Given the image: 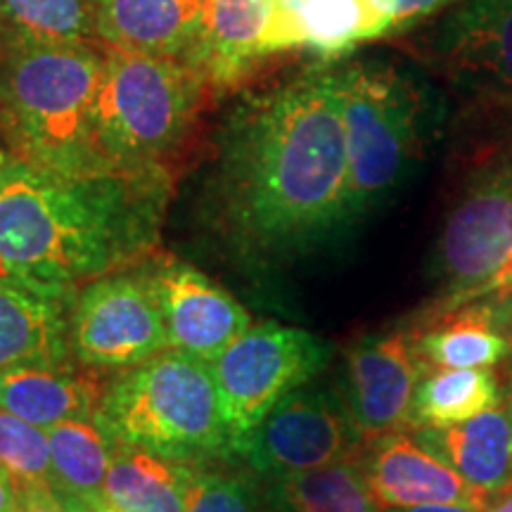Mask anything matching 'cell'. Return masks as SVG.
<instances>
[{"instance_id":"obj_1","label":"cell","mask_w":512,"mask_h":512,"mask_svg":"<svg viewBox=\"0 0 512 512\" xmlns=\"http://www.w3.org/2000/svg\"><path fill=\"white\" fill-rule=\"evenodd\" d=\"M356 219L335 72L249 93L216 136L202 221L230 261L278 271Z\"/></svg>"},{"instance_id":"obj_2","label":"cell","mask_w":512,"mask_h":512,"mask_svg":"<svg viewBox=\"0 0 512 512\" xmlns=\"http://www.w3.org/2000/svg\"><path fill=\"white\" fill-rule=\"evenodd\" d=\"M166 166L64 174L0 150V280L76 294L159 252Z\"/></svg>"},{"instance_id":"obj_3","label":"cell","mask_w":512,"mask_h":512,"mask_svg":"<svg viewBox=\"0 0 512 512\" xmlns=\"http://www.w3.org/2000/svg\"><path fill=\"white\" fill-rule=\"evenodd\" d=\"M102 48L93 43H0V140L41 169H114L95 140Z\"/></svg>"},{"instance_id":"obj_4","label":"cell","mask_w":512,"mask_h":512,"mask_svg":"<svg viewBox=\"0 0 512 512\" xmlns=\"http://www.w3.org/2000/svg\"><path fill=\"white\" fill-rule=\"evenodd\" d=\"M112 444L188 465L233 458L221 394L202 358L166 349L110 377L95 413Z\"/></svg>"},{"instance_id":"obj_5","label":"cell","mask_w":512,"mask_h":512,"mask_svg":"<svg viewBox=\"0 0 512 512\" xmlns=\"http://www.w3.org/2000/svg\"><path fill=\"white\" fill-rule=\"evenodd\" d=\"M209 83L176 57L102 46L95 140L114 169L164 166L190 136Z\"/></svg>"},{"instance_id":"obj_6","label":"cell","mask_w":512,"mask_h":512,"mask_svg":"<svg viewBox=\"0 0 512 512\" xmlns=\"http://www.w3.org/2000/svg\"><path fill=\"white\" fill-rule=\"evenodd\" d=\"M356 216L384 200L411 174L422 150L425 102L392 64L358 62L335 72Z\"/></svg>"},{"instance_id":"obj_7","label":"cell","mask_w":512,"mask_h":512,"mask_svg":"<svg viewBox=\"0 0 512 512\" xmlns=\"http://www.w3.org/2000/svg\"><path fill=\"white\" fill-rule=\"evenodd\" d=\"M330 361V344L290 325H252L209 363L235 446L283 396L316 377Z\"/></svg>"},{"instance_id":"obj_8","label":"cell","mask_w":512,"mask_h":512,"mask_svg":"<svg viewBox=\"0 0 512 512\" xmlns=\"http://www.w3.org/2000/svg\"><path fill=\"white\" fill-rule=\"evenodd\" d=\"M69 342L81 366L105 373H121L169 349L162 309L140 266L102 275L76 292Z\"/></svg>"},{"instance_id":"obj_9","label":"cell","mask_w":512,"mask_h":512,"mask_svg":"<svg viewBox=\"0 0 512 512\" xmlns=\"http://www.w3.org/2000/svg\"><path fill=\"white\" fill-rule=\"evenodd\" d=\"M368 441L351 422L342 396L302 384L283 396L245 439L235 446L256 477L268 479L311 467L358 460Z\"/></svg>"},{"instance_id":"obj_10","label":"cell","mask_w":512,"mask_h":512,"mask_svg":"<svg viewBox=\"0 0 512 512\" xmlns=\"http://www.w3.org/2000/svg\"><path fill=\"white\" fill-rule=\"evenodd\" d=\"M512 259V174L479 181L456 204L437 245V275L446 285L441 309H456L484 292L505 290Z\"/></svg>"},{"instance_id":"obj_11","label":"cell","mask_w":512,"mask_h":512,"mask_svg":"<svg viewBox=\"0 0 512 512\" xmlns=\"http://www.w3.org/2000/svg\"><path fill=\"white\" fill-rule=\"evenodd\" d=\"M162 309L169 349L211 363L252 328V316L207 273L169 252L140 264Z\"/></svg>"},{"instance_id":"obj_12","label":"cell","mask_w":512,"mask_h":512,"mask_svg":"<svg viewBox=\"0 0 512 512\" xmlns=\"http://www.w3.org/2000/svg\"><path fill=\"white\" fill-rule=\"evenodd\" d=\"M425 375L408 330L363 337L344 361L342 396L366 441L415 430V392Z\"/></svg>"},{"instance_id":"obj_13","label":"cell","mask_w":512,"mask_h":512,"mask_svg":"<svg viewBox=\"0 0 512 512\" xmlns=\"http://www.w3.org/2000/svg\"><path fill=\"white\" fill-rule=\"evenodd\" d=\"M358 460L382 510L434 503L484 508L489 501L437 453L422 446L413 432H394L368 441Z\"/></svg>"},{"instance_id":"obj_14","label":"cell","mask_w":512,"mask_h":512,"mask_svg":"<svg viewBox=\"0 0 512 512\" xmlns=\"http://www.w3.org/2000/svg\"><path fill=\"white\" fill-rule=\"evenodd\" d=\"M74 297L0 280V373L76 361L69 342Z\"/></svg>"},{"instance_id":"obj_15","label":"cell","mask_w":512,"mask_h":512,"mask_svg":"<svg viewBox=\"0 0 512 512\" xmlns=\"http://www.w3.org/2000/svg\"><path fill=\"white\" fill-rule=\"evenodd\" d=\"M102 46L190 62L200 46L204 0H93Z\"/></svg>"},{"instance_id":"obj_16","label":"cell","mask_w":512,"mask_h":512,"mask_svg":"<svg viewBox=\"0 0 512 512\" xmlns=\"http://www.w3.org/2000/svg\"><path fill=\"white\" fill-rule=\"evenodd\" d=\"M273 17V0H204L202 38L188 64L216 91L238 86L271 55Z\"/></svg>"},{"instance_id":"obj_17","label":"cell","mask_w":512,"mask_h":512,"mask_svg":"<svg viewBox=\"0 0 512 512\" xmlns=\"http://www.w3.org/2000/svg\"><path fill=\"white\" fill-rule=\"evenodd\" d=\"M112 375L79 361L12 368L0 373V406L41 430L64 420L95 418Z\"/></svg>"},{"instance_id":"obj_18","label":"cell","mask_w":512,"mask_h":512,"mask_svg":"<svg viewBox=\"0 0 512 512\" xmlns=\"http://www.w3.org/2000/svg\"><path fill=\"white\" fill-rule=\"evenodd\" d=\"M413 434L486 498L512 486V420L508 408L496 406L458 425L418 427Z\"/></svg>"},{"instance_id":"obj_19","label":"cell","mask_w":512,"mask_h":512,"mask_svg":"<svg viewBox=\"0 0 512 512\" xmlns=\"http://www.w3.org/2000/svg\"><path fill=\"white\" fill-rule=\"evenodd\" d=\"M503 309L494 304H460L434 311L427 325L408 330L425 373L446 368H489L508 354L501 332Z\"/></svg>"},{"instance_id":"obj_20","label":"cell","mask_w":512,"mask_h":512,"mask_svg":"<svg viewBox=\"0 0 512 512\" xmlns=\"http://www.w3.org/2000/svg\"><path fill=\"white\" fill-rule=\"evenodd\" d=\"M439 38L453 67L512 98V0H470Z\"/></svg>"},{"instance_id":"obj_21","label":"cell","mask_w":512,"mask_h":512,"mask_svg":"<svg viewBox=\"0 0 512 512\" xmlns=\"http://www.w3.org/2000/svg\"><path fill=\"white\" fill-rule=\"evenodd\" d=\"M261 501L275 512H382L361 460L268 477Z\"/></svg>"},{"instance_id":"obj_22","label":"cell","mask_w":512,"mask_h":512,"mask_svg":"<svg viewBox=\"0 0 512 512\" xmlns=\"http://www.w3.org/2000/svg\"><path fill=\"white\" fill-rule=\"evenodd\" d=\"M188 463L112 444L105 498L121 512H185Z\"/></svg>"},{"instance_id":"obj_23","label":"cell","mask_w":512,"mask_h":512,"mask_svg":"<svg viewBox=\"0 0 512 512\" xmlns=\"http://www.w3.org/2000/svg\"><path fill=\"white\" fill-rule=\"evenodd\" d=\"M392 31L370 0H302L285 31V50L311 48L323 57H339Z\"/></svg>"},{"instance_id":"obj_24","label":"cell","mask_w":512,"mask_h":512,"mask_svg":"<svg viewBox=\"0 0 512 512\" xmlns=\"http://www.w3.org/2000/svg\"><path fill=\"white\" fill-rule=\"evenodd\" d=\"M53 489L60 496L105 498L112 439L95 418H74L48 427Z\"/></svg>"},{"instance_id":"obj_25","label":"cell","mask_w":512,"mask_h":512,"mask_svg":"<svg viewBox=\"0 0 512 512\" xmlns=\"http://www.w3.org/2000/svg\"><path fill=\"white\" fill-rule=\"evenodd\" d=\"M501 403L496 377L486 368H446L422 375L415 392V430L477 418Z\"/></svg>"},{"instance_id":"obj_26","label":"cell","mask_w":512,"mask_h":512,"mask_svg":"<svg viewBox=\"0 0 512 512\" xmlns=\"http://www.w3.org/2000/svg\"><path fill=\"white\" fill-rule=\"evenodd\" d=\"M93 0H0V43H93Z\"/></svg>"},{"instance_id":"obj_27","label":"cell","mask_w":512,"mask_h":512,"mask_svg":"<svg viewBox=\"0 0 512 512\" xmlns=\"http://www.w3.org/2000/svg\"><path fill=\"white\" fill-rule=\"evenodd\" d=\"M0 465L10 475L12 484L53 486L46 430L17 418L5 406H0Z\"/></svg>"},{"instance_id":"obj_28","label":"cell","mask_w":512,"mask_h":512,"mask_svg":"<svg viewBox=\"0 0 512 512\" xmlns=\"http://www.w3.org/2000/svg\"><path fill=\"white\" fill-rule=\"evenodd\" d=\"M185 512H259V494L245 477L223 472L214 463L188 465Z\"/></svg>"},{"instance_id":"obj_29","label":"cell","mask_w":512,"mask_h":512,"mask_svg":"<svg viewBox=\"0 0 512 512\" xmlns=\"http://www.w3.org/2000/svg\"><path fill=\"white\" fill-rule=\"evenodd\" d=\"M373 8L387 19L389 27H401V24L413 22L430 12L444 8V5L453 3V0H370Z\"/></svg>"},{"instance_id":"obj_30","label":"cell","mask_w":512,"mask_h":512,"mask_svg":"<svg viewBox=\"0 0 512 512\" xmlns=\"http://www.w3.org/2000/svg\"><path fill=\"white\" fill-rule=\"evenodd\" d=\"M12 512H69L50 484H15Z\"/></svg>"},{"instance_id":"obj_31","label":"cell","mask_w":512,"mask_h":512,"mask_svg":"<svg viewBox=\"0 0 512 512\" xmlns=\"http://www.w3.org/2000/svg\"><path fill=\"white\" fill-rule=\"evenodd\" d=\"M60 496V494H57ZM64 508L69 512H121L107 501V498H74V496H60Z\"/></svg>"},{"instance_id":"obj_32","label":"cell","mask_w":512,"mask_h":512,"mask_svg":"<svg viewBox=\"0 0 512 512\" xmlns=\"http://www.w3.org/2000/svg\"><path fill=\"white\" fill-rule=\"evenodd\" d=\"M382 512H484L482 505L463 503H434V505H413V508H384Z\"/></svg>"},{"instance_id":"obj_33","label":"cell","mask_w":512,"mask_h":512,"mask_svg":"<svg viewBox=\"0 0 512 512\" xmlns=\"http://www.w3.org/2000/svg\"><path fill=\"white\" fill-rule=\"evenodd\" d=\"M12 505H15V484L0 465V512H12Z\"/></svg>"},{"instance_id":"obj_34","label":"cell","mask_w":512,"mask_h":512,"mask_svg":"<svg viewBox=\"0 0 512 512\" xmlns=\"http://www.w3.org/2000/svg\"><path fill=\"white\" fill-rule=\"evenodd\" d=\"M484 512H512V486L503 489L501 494L491 496L484 505Z\"/></svg>"},{"instance_id":"obj_35","label":"cell","mask_w":512,"mask_h":512,"mask_svg":"<svg viewBox=\"0 0 512 512\" xmlns=\"http://www.w3.org/2000/svg\"><path fill=\"white\" fill-rule=\"evenodd\" d=\"M503 287H505V290H508V287H512V259H510L508 268H505V271H503Z\"/></svg>"},{"instance_id":"obj_36","label":"cell","mask_w":512,"mask_h":512,"mask_svg":"<svg viewBox=\"0 0 512 512\" xmlns=\"http://www.w3.org/2000/svg\"><path fill=\"white\" fill-rule=\"evenodd\" d=\"M508 413L512 420V363H510V375H508Z\"/></svg>"},{"instance_id":"obj_37","label":"cell","mask_w":512,"mask_h":512,"mask_svg":"<svg viewBox=\"0 0 512 512\" xmlns=\"http://www.w3.org/2000/svg\"><path fill=\"white\" fill-rule=\"evenodd\" d=\"M508 332H510V337H512V306H510V320H508Z\"/></svg>"},{"instance_id":"obj_38","label":"cell","mask_w":512,"mask_h":512,"mask_svg":"<svg viewBox=\"0 0 512 512\" xmlns=\"http://www.w3.org/2000/svg\"><path fill=\"white\" fill-rule=\"evenodd\" d=\"M264 512H275V510H271V508H264Z\"/></svg>"}]
</instances>
